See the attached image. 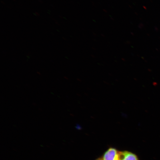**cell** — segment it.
Here are the masks:
<instances>
[{
    "label": "cell",
    "instance_id": "cell-3",
    "mask_svg": "<svg viewBox=\"0 0 160 160\" xmlns=\"http://www.w3.org/2000/svg\"><path fill=\"white\" fill-rule=\"evenodd\" d=\"M101 160V159H98V160Z\"/></svg>",
    "mask_w": 160,
    "mask_h": 160
},
{
    "label": "cell",
    "instance_id": "cell-1",
    "mask_svg": "<svg viewBox=\"0 0 160 160\" xmlns=\"http://www.w3.org/2000/svg\"><path fill=\"white\" fill-rule=\"evenodd\" d=\"M119 152L117 149L110 148L104 154L102 160H119Z\"/></svg>",
    "mask_w": 160,
    "mask_h": 160
},
{
    "label": "cell",
    "instance_id": "cell-2",
    "mask_svg": "<svg viewBox=\"0 0 160 160\" xmlns=\"http://www.w3.org/2000/svg\"><path fill=\"white\" fill-rule=\"evenodd\" d=\"M119 160H139L135 154L127 151L119 152Z\"/></svg>",
    "mask_w": 160,
    "mask_h": 160
}]
</instances>
